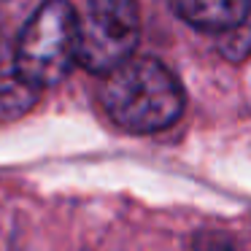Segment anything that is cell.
<instances>
[{"label": "cell", "instance_id": "1", "mask_svg": "<svg viewBox=\"0 0 251 251\" xmlns=\"http://www.w3.org/2000/svg\"><path fill=\"white\" fill-rule=\"evenodd\" d=\"M184 87L154 57H132L103 78L100 105L119 130L151 135L173 127L184 114Z\"/></svg>", "mask_w": 251, "mask_h": 251}, {"label": "cell", "instance_id": "2", "mask_svg": "<svg viewBox=\"0 0 251 251\" xmlns=\"http://www.w3.org/2000/svg\"><path fill=\"white\" fill-rule=\"evenodd\" d=\"M78 33L81 22L71 0H44L17 41V76L38 89L57 87L78 62Z\"/></svg>", "mask_w": 251, "mask_h": 251}, {"label": "cell", "instance_id": "3", "mask_svg": "<svg viewBox=\"0 0 251 251\" xmlns=\"http://www.w3.org/2000/svg\"><path fill=\"white\" fill-rule=\"evenodd\" d=\"M173 11L202 33H229L251 14V0H170Z\"/></svg>", "mask_w": 251, "mask_h": 251}, {"label": "cell", "instance_id": "4", "mask_svg": "<svg viewBox=\"0 0 251 251\" xmlns=\"http://www.w3.org/2000/svg\"><path fill=\"white\" fill-rule=\"evenodd\" d=\"M84 22L103 27L108 33L135 38L141 35L138 27V0H89V17Z\"/></svg>", "mask_w": 251, "mask_h": 251}, {"label": "cell", "instance_id": "5", "mask_svg": "<svg viewBox=\"0 0 251 251\" xmlns=\"http://www.w3.org/2000/svg\"><path fill=\"white\" fill-rule=\"evenodd\" d=\"M41 98V89L27 84L14 73V78H3L0 81V125L22 119L25 114L35 108Z\"/></svg>", "mask_w": 251, "mask_h": 251}, {"label": "cell", "instance_id": "6", "mask_svg": "<svg viewBox=\"0 0 251 251\" xmlns=\"http://www.w3.org/2000/svg\"><path fill=\"white\" fill-rule=\"evenodd\" d=\"M222 54L229 62H240L251 54V14L243 25H238L235 30L224 33L222 38Z\"/></svg>", "mask_w": 251, "mask_h": 251}, {"label": "cell", "instance_id": "7", "mask_svg": "<svg viewBox=\"0 0 251 251\" xmlns=\"http://www.w3.org/2000/svg\"><path fill=\"white\" fill-rule=\"evenodd\" d=\"M195 251H238V249H235L232 240L224 238V235L202 232V235H197V240H195Z\"/></svg>", "mask_w": 251, "mask_h": 251}]
</instances>
